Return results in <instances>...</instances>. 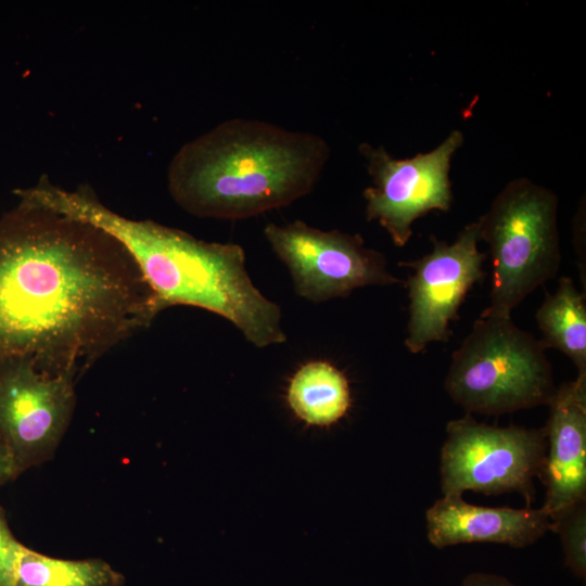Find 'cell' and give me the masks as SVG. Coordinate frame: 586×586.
<instances>
[{
    "label": "cell",
    "instance_id": "obj_1",
    "mask_svg": "<svg viewBox=\"0 0 586 586\" xmlns=\"http://www.w3.org/2000/svg\"><path fill=\"white\" fill-rule=\"evenodd\" d=\"M160 314L112 235L20 200L0 218V359L76 379Z\"/></svg>",
    "mask_w": 586,
    "mask_h": 586
},
{
    "label": "cell",
    "instance_id": "obj_2",
    "mask_svg": "<svg viewBox=\"0 0 586 586\" xmlns=\"http://www.w3.org/2000/svg\"><path fill=\"white\" fill-rule=\"evenodd\" d=\"M15 193L117 240L150 286L160 313L176 305L193 306L227 319L255 347L286 341L281 308L252 281L241 245L207 242L153 220L122 216L89 188L67 190L46 177Z\"/></svg>",
    "mask_w": 586,
    "mask_h": 586
},
{
    "label": "cell",
    "instance_id": "obj_3",
    "mask_svg": "<svg viewBox=\"0 0 586 586\" xmlns=\"http://www.w3.org/2000/svg\"><path fill=\"white\" fill-rule=\"evenodd\" d=\"M330 156L318 133L233 117L179 148L167 168V188L195 217L246 219L309 194Z\"/></svg>",
    "mask_w": 586,
    "mask_h": 586
},
{
    "label": "cell",
    "instance_id": "obj_4",
    "mask_svg": "<svg viewBox=\"0 0 586 586\" xmlns=\"http://www.w3.org/2000/svg\"><path fill=\"white\" fill-rule=\"evenodd\" d=\"M546 348L511 317L483 315L454 352L445 390L468 412L499 416L550 403Z\"/></svg>",
    "mask_w": 586,
    "mask_h": 586
},
{
    "label": "cell",
    "instance_id": "obj_5",
    "mask_svg": "<svg viewBox=\"0 0 586 586\" xmlns=\"http://www.w3.org/2000/svg\"><path fill=\"white\" fill-rule=\"evenodd\" d=\"M558 196L528 178L508 182L477 220L492 259L489 305L483 315L512 310L560 266Z\"/></svg>",
    "mask_w": 586,
    "mask_h": 586
},
{
    "label": "cell",
    "instance_id": "obj_6",
    "mask_svg": "<svg viewBox=\"0 0 586 586\" xmlns=\"http://www.w3.org/2000/svg\"><path fill=\"white\" fill-rule=\"evenodd\" d=\"M446 433L441 450L443 495L517 492L532 501L534 479L542 477L546 459L544 428H500L467 416L449 421Z\"/></svg>",
    "mask_w": 586,
    "mask_h": 586
},
{
    "label": "cell",
    "instance_id": "obj_7",
    "mask_svg": "<svg viewBox=\"0 0 586 586\" xmlns=\"http://www.w3.org/2000/svg\"><path fill=\"white\" fill-rule=\"evenodd\" d=\"M263 232L286 266L295 293L306 301L322 303L359 288L403 282L388 271L385 256L366 246L358 233L322 230L303 220L268 224Z\"/></svg>",
    "mask_w": 586,
    "mask_h": 586
},
{
    "label": "cell",
    "instance_id": "obj_8",
    "mask_svg": "<svg viewBox=\"0 0 586 586\" xmlns=\"http://www.w3.org/2000/svg\"><path fill=\"white\" fill-rule=\"evenodd\" d=\"M462 144V132L453 130L430 152L395 158L383 145L361 142L358 152L372 181L362 192L367 220L377 221L396 246H405L417 219L450 209V164Z\"/></svg>",
    "mask_w": 586,
    "mask_h": 586
},
{
    "label": "cell",
    "instance_id": "obj_9",
    "mask_svg": "<svg viewBox=\"0 0 586 586\" xmlns=\"http://www.w3.org/2000/svg\"><path fill=\"white\" fill-rule=\"evenodd\" d=\"M75 382L26 357L0 359V437L18 475L53 458L73 418Z\"/></svg>",
    "mask_w": 586,
    "mask_h": 586
},
{
    "label": "cell",
    "instance_id": "obj_10",
    "mask_svg": "<svg viewBox=\"0 0 586 586\" xmlns=\"http://www.w3.org/2000/svg\"><path fill=\"white\" fill-rule=\"evenodd\" d=\"M479 220L470 222L448 244L431 237L433 247L419 259L402 263L412 269L407 280L406 348L418 354L432 342H446L449 324L470 289L482 280L486 255L479 251Z\"/></svg>",
    "mask_w": 586,
    "mask_h": 586
},
{
    "label": "cell",
    "instance_id": "obj_11",
    "mask_svg": "<svg viewBox=\"0 0 586 586\" xmlns=\"http://www.w3.org/2000/svg\"><path fill=\"white\" fill-rule=\"evenodd\" d=\"M548 407L542 510L552 521L586 501V375L557 387Z\"/></svg>",
    "mask_w": 586,
    "mask_h": 586
},
{
    "label": "cell",
    "instance_id": "obj_12",
    "mask_svg": "<svg viewBox=\"0 0 586 586\" xmlns=\"http://www.w3.org/2000/svg\"><path fill=\"white\" fill-rule=\"evenodd\" d=\"M425 519L428 539L436 548L466 543L522 548L551 531V521L542 508L474 506L461 495H443L426 510Z\"/></svg>",
    "mask_w": 586,
    "mask_h": 586
},
{
    "label": "cell",
    "instance_id": "obj_13",
    "mask_svg": "<svg viewBox=\"0 0 586 586\" xmlns=\"http://www.w3.org/2000/svg\"><path fill=\"white\" fill-rule=\"evenodd\" d=\"M286 402L294 416L304 423L330 426L351 407L348 380L327 360L307 361L290 379Z\"/></svg>",
    "mask_w": 586,
    "mask_h": 586
},
{
    "label": "cell",
    "instance_id": "obj_14",
    "mask_svg": "<svg viewBox=\"0 0 586 586\" xmlns=\"http://www.w3.org/2000/svg\"><path fill=\"white\" fill-rule=\"evenodd\" d=\"M536 321L543 346L559 349L574 364L577 375H586V297L571 278L561 277L555 293L546 294Z\"/></svg>",
    "mask_w": 586,
    "mask_h": 586
},
{
    "label": "cell",
    "instance_id": "obj_15",
    "mask_svg": "<svg viewBox=\"0 0 586 586\" xmlns=\"http://www.w3.org/2000/svg\"><path fill=\"white\" fill-rule=\"evenodd\" d=\"M125 576L100 558L61 559L23 550L14 586H123Z\"/></svg>",
    "mask_w": 586,
    "mask_h": 586
},
{
    "label": "cell",
    "instance_id": "obj_16",
    "mask_svg": "<svg viewBox=\"0 0 586 586\" xmlns=\"http://www.w3.org/2000/svg\"><path fill=\"white\" fill-rule=\"evenodd\" d=\"M560 535L564 563L578 578L586 575V501L578 502L551 521Z\"/></svg>",
    "mask_w": 586,
    "mask_h": 586
},
{
    "label": "cell",
    "instance_id": "obj_17",
    "mask_svg": "<svg viewBox=\"0 0 586 586\" xmlns=\"http://www.w3.org/2000/svg\"><path fill=\"white\" fill-rule=\"evenodd\" d=\"M25 547L14 536L7 512L0 506V586H14L17 563Z\"/></svg>",
    "mask_w": 586,
    "mask_h": 586
},
{
    "label": "cell",
    "instance_id": "obj_18",
    "mask_svg": "<svg viewBox=\"0 0 586 586\" xmlns=\"http://www.w3.org/2000/svg\"><path fill=\"white\" fill-rule=\"evenodd\" d=\"M460 586H518L506 577L493 573L474 572L468 574Z\"/></svg>",
    "mask_w": 586,
    "mask_h": 586
},
{
    "label": "cell",
    "instance_id": "obj_19",
    "mask_svg": "<svg viewBox=\"0 0 586 586\" xmlns=\"http://www.w3.org/2000/svg\"><path fill=\"white\" fill-rule=\"evenodd\" d=\"M17 476L11 454L0 437V487Z\"/></svg>",
    "mask_w": 586,
    "mask_h": 586
}]
</instances>
